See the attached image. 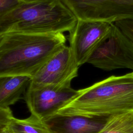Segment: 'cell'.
<instances>
[{
    "instance_id": "12",
    "label": "cell",
    "mask_w": 133,
    "mask_h": 133,
    "mask_svg": "<svg viewBox=\"0 0 133 133\" xmlns=\"http://www.w3.org/2000/svg\"><path fill=\"white\" fill-rule=\"evenodd\" d=\"M99 133H133V110L113 115Z\"/></svg>"
},
{
    "instance_id": "17",
    "label": "cell",
    "mask_w": 133,
    "mask_h": 133,
    "mask_svg": "<svg viewBox=\"0 0 133 133\" xmlns=\"http://www.w3.org/2000/svg\"><path fill=\"white\" fill-rule=\"evenodd\" d=\"M0 133H12L7 127V126L4 129H3L2 131H0Z\"/></svg>"
},
{
    "instance_id": "1",
    "label": "cell",
    "mask_w": 133,
    "mask_h": 133,
    "mask_svg": "<svg viewBox=\"0 0 133 133\" xmlns=\"http://www.w3.org/2000/svg\"><path fill=\"white\" fill-rule=\"evenodd\" d=\"M63 33L9 32L0 35V76L32 77L57 50L65 45Z\"/></svg>"
},
{
    "instance_id": "2",
    "label": "cell",
    "mask_w": 133,
    "mask_h": 133,
    "mask_svg": "<svg viewBox=\"0 0 133 133\" xmlns=\"http://www.w3.org/2000/svg\"><path fill=\"white\" fill-rule=\"evenodd\" d=\"M77 21L61 0L21 2L0 18V35L9 32L35 34L70 32Z\"/></svg>"
},
{
    "instance_id": "6",
    "label": "cell",
    "mask_w": 133,
    "mask_h": 133,
    "mask_svg": "<svg viewBox=\"0 0 133 133\" xmlns=\"http://www.w3.org/2000/svg\"><path fill=\"white\" fill-rule=\"evenodd\" d=\"M78 68L70 47L64 45L31 77L28 88L71 85L72 80L78 75Z\"/></svg>"
},
{
    "instance_id": "18",
    "label": "cell",
    "mask_w": 133,
    "mask_h": 133,
    "mask_svg": "<svg viewBox=\"0 0 133 133\" xmlns=\"http://www.w3.org/2000/svg\"><path fill=\"white\" fill-rule=\"evenodd\" d=\"M131 73H132V75H133V71H132V72H131Z\"/></svg>"
},
{
    "instance_id": "7",
    "label": "cell",
    "mask_w": 133,
    "mask_h": 133,
    "mask_svg": "<svg viewBox=\"0 0 133 133\" xmlns=\"http://www.w3.org/2000/svg\"><path fill=\"white\" fill-rule=\"evenodd\" d=\"M79 92V90L73 89L71 85L46 86L27 88L25 99L31 114L43 121L57 113Z\"/></svg>"
},
{
    "instance_id": "4",
    "label": "cell",
    "mask_w": 133,
    "mask_h": 133,
    "mask_svg": "<svg viewBox=\"0 0 133 133\" xmlns=\"http://www.w3.org/2000/svg\"><path fill=\"white\" fill-rule=\"evenodd\" d=\"M87 63L105 71L129 69L133 71V44L113 23L94 49Z\"/></svg>"
},
{
    "instance_id": "8",
    "label": "cell",
    "mask_w": 133,
    "mask_h": 133,
    "mask_svg": "<svg viewBox=\"0 0 133 133\" xmlns=\"http://www.w3.org/2000/svg\"><path fill=\"white\" fill-rule=\"evenodd\" d=\"M114 23L77 20L69 32L70 47L77 64L87 63L90 56L109 33Z\"/></svg>"
},
{
    "instance_id": "3",
    "label": "cell",
    "mask_w": 133,
    "mask_h": 133,
    "mask_svg": "<svg viewBox=\"0 0 133 133\" xmlns=\"http://www.w3.org/2000/svg\"><path fill=\"white\" fill-rule=\"evenodd\" d=\"M57 113L113 115L133 110V75L111 76L79 90Z\"/></svg>"
},
{
    "instance_id": "14",
    "label": "cell",
    "mask_w": 133,
    "mask_h": 133,
    "mask_svg": "<svg viewBox=\"0 0 133 133\" xmlns=\"http://www.w3.org/2000/svg\"><path fill=\"white\" fill-rule=\"evenodd\" d=\"M21 3L18 0H0V18L15 8Z\"/></svg>"
},
{
    "instance_id": "16",
    "label": "cell",
    "mask_w": 133,
    "mask_h": 133,
    "mask_svg": "<svg viewBox=\"0 0 133 133\" xmlns=\"http://www.w3.org/2000/svg\"><path fill=\"white\" fill-rule=\"evenodd\" d=\"M22 3H31V2H35L38 1H42L45 0H18Z\"/></svg>"
},
{
    "instance_id": "10",
    "label": "cell",
    "mask_w": 133,
    "mask_h": 133,
    "mask_svg": "<svg viewBox=\"0 0 133 133\" xmlns=\"http://www.w3.org/2000/svg\"><path fill=\"white\" fill-rule=\"evenodd\" d=\"M30 80L31 77L25 75L0 76V109H9L18 101Z\"/></svg>"
},
{
    "instance_id": "13",
    "label": "cell",
    "mask_w": 133,
    "mask_h": 133,
    "mask_svg": "<svg viewBox=\"0 0 133 133\" xmlns=\"http://www.w3.org/2000/svg\"><path fill=\"white\" fill-rule=\"evenodd\" d=\"M114 24L130 40L133 44V17L118 21Z\"/></svg>"
},
{
    "instance_id": "5",
    "label": "cell",
    "mask_w": 133,
    "mask_h": 133,
    "mask_svg": "<svg viewBox=\"0 0 133 133\" xmlns=\"http://www.w3.org/2000/svg\"><path fill=\"white\" fill-rule=\"evenodd\" d=\"M77 20L115 23L133 17V0H61Z\"/></svg>"
},
{
    "instance_id": "11",
    "label": "cell",
    "mask_w": 133,
    "mask_h": 133,
    "mask_svg": "<svg viewBox=\"0 0 133 133\" xmlns=\"http://www.w3.org/2000/svg\"><path fill=\"white\" fill-rule=\"evenodd\" d=\"M7 127L12 133H50L43 121L32 114L24 119L12 116Z\"/></svg>"
},
{
    "instance_id": "15",
    "label": "cell",
    "mask_w": 133,
    "mask_h": 133,
    "mask_svg": "<svg viewBox=\"0 0 133 133\" xmlns=\"http://www.w3.org/2000/svg\"><path fill=\"white\" fill-rule=\"evenodd\" d=\"M12 116L13 115L10 108L7 109H0V131L7 126Z\"/></svg>"
},
{
    "instance_id": "9",
    "label": "cell",
    "mask_w": 133,
    "mask_h": 133,
    "mask_svg": "<svg viewBox=\"0 0 133 133\" xmlns=\"http://www.w3.org/2000/svg\"><path fill=\"white\" fill-rule=\"evenodd\" d=\"M112 115L56 113L43 121L50 133H99Z\"/></svg>"
}]
</instances>
